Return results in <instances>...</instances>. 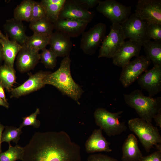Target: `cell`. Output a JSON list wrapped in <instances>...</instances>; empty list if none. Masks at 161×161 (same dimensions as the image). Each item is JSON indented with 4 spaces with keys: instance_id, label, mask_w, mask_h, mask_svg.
<instances>
[{
    "instance_id": "6da1fadb",
    "label": "cell",
    "mask_w": 161,
    "mask_h": 161,
    "mask_svg": "<svg viewBox=\"0 0 161 161\" xmlns=\"http://www.w3.org/2000/svg\"><path fill=\"white\" fill-rule=\"evenodd\" d=\"M80 146L66 132L35 133L24 147L22 161H81Z\"/></svg>"
},
{
    "instance_id": "7a4b0ae2",
    "label": "cell",
    "mask_w": 161,
    "mask_h": 161,
    "mask_svg": "<svg viewBox=\"0 0 161 161\" xmlns=\"http://www.w3.org/2000/svg\"><path fill=\"white\" fill-rule=\"evenodd\" d=\"M71 60L69 56L64 58L59 68L50 72L44 80V84L52 85L62 93L70 97L79 103L83 90L72 77L70 71Z\"/></svg>"
},
{
    "instance_id": "3957f363",
    "label": "cell",
    "mask_w": 161,
    "mask_h": 161,
    "mask_svg": "<svg viewBox=\"0 0 161 161\" xmlns=\"http://www.w3.org/2000/svg\"><path fill=\"white\" fill-rule=\"evenodd\" d=\"M124 100L134 109L140 118L151 123L152 119L161 109V97L155 98L144 95L139 89L133 91L129 94H124Z\"/></svg>"
},
{
    "instance_id": "277c9868",
    "label": "cell",
    "mask_w": 161,
    "mask_h": 161,
    "mask_svg": "<svg viewBox=\"0 0 161 161\" xmlns=\"http://www.w3.org/2000/svg\"><path fill=\"white\" fill-rule=\"evenodd\" d=\"M130 130L138 137L145 151L149 152L151 149L161 151V137L158 128L140 118L131 119L128 122Z\"/></svg>"
},
{
    "instance_id": "5b68a950",
    "label": "cell",
    "mask_w": 161,
    "mask_h": 161,
    "mask_svg": "<svg viewBox=\"0 0 161 161\" xmlns=\"http://www.w3.org/2000/svg\"><path fill=\"white\" fill-rule=\"evenodd\" d=\"M123 111L112 113L105 108H99L94 114L95 123L109 136L120 134L126 131L125 122H120L119 118Z\"/></svg>"
},
{
    "instance_id": "8992f818",
    "label": "cell",
    "mask_w": 161,
    "mask_h": 161,
    "mask_svg": "<svg viewBox=\"0 0 161 161\" xmlns=\"http://www.w3.org/2000/svg\"><path fill=\"white\" fill-rule=\"evenodd\" d=\"M131 6H126L115 0L101 1L98 4L97 11L109 19L112 24H121L129 17Z\"/></svg>"
},
{
    "instance_id": "52a82bcc",
    "label": "cell",
    "mask_w": 161,
    "mask_h": 161,
    "mask_svg": "<svg viewBox=\"0 0 161 161\" xmlns=\"http://www.w3.org/2000/svg\"><path fill=\"white\" fill-rule=\"evenodd\" d=\"M151 63L146 56L141 55L123 67L119 80L124 87H127L137 80L147 70Z\"/></svg>"
},
{
    "instance_id": "ba28073f",
    "label": "cell",
    "mask_w": 161,
    "mask_h": 161,
    "mask_svg": "<svg viewBox=\"0 0 161 161\" xmlns=\"http://www.w3.org/2000/svg\"><path fill=\"white\" fill-rule=\"evenodd\" d=\"M110 31L105 36L99 49L98 58H112L126 39L121 24H112Z\"/></svg>"
},
{
    "instance_id": "9c48e42d",
    "label": "cell",
    "mask_w": 161,
    "mask_h": 161,
    "mask_svg": "<svg viewBox=\"0 0 161 161\" xmlns=\"http://www.w3.org/2000/svg\"><path fill=\"white\" fill-rule=\"evenodd\" d=\"M106 26L102 23H98L89 30L82 34L80 48L86 54H95L105 37Z\"/></svg>"
},
{
    "instance_id": "30bf717a",
    "label": "cell",
    "mask_w": 161,
    "mask_h": 161,
    "mask_svg": "<svg viewBox=\"0 0 161 161\" xmlns=\"http://www.w3.org/2000/svg\"><path fill=\"white\" fill-rule=\"evenodd\" d=\"M149 24L134 13L130 16L121 25L126 39L129 38L143 44L150 40L147 35V29Z\"/></svg>"
},
{
    "instance_id": "8fae6325",
    "label": "cell",
    "mask_w": 161,
    "mask_h": 161,
    "mask_svg": "<svg viewBox=\"0 0 161 161\" xmlns=\"http://www.w3.org/2000/svg\"><path fill=\"white\" fill-rule=\"evenodd\" d=\"M135 13L150 23L161 24V0H139Z\"/></svg>"
},
{
    "instance_id": "7c38bea8",
    "label": "cell",
    "mask_w": 161,
    "mask_h": 161,
    "mask_svg": "<svg viewBox=\"0 0 161 161\" xmlns=\"http://www.w3.org/2000/svg\"><path fill=\"white\" fill-rule=\"evenodd\" d=\"M50 72L40 71L30 75L28 79L22 84L12 89L10 92V97L18 98L39 90L45 85L44 79Z\"/></svg>"
},
{
    "instance_id": "4fadbf2b",
    "label": "cell",
    "mask_w": 161,
    "mask_h": 161,
    "mask_svg": "<svg viewBox=\"0 0 161 161\" xmlns=\"http://www.w3.org/2000/svg\"><path fill=\"white\" fill-rule=\"evenodd\" d=\"M140 87L152 97L161 91V66H154L147 70L137 80Z\"/></svg>"
},
{
    "instance_id": "5bb4252c",
    "label": "cell",
    "mask_w": 161,
    "mask_h": 161,
    "mask_svg": "<svg viewBox=\"0 0 161 161\" xmlns=\"http://www.w3.org/2000/svg\"><path fill=\"white\" fill-rule=\"evenodd\" d=\"M142 46V43L129 40L124 41L112 57L115 65L122 67L130 61L132 57H138Z\"/></svg>"
},
{
    "instance_id": "9a60e30c",
    "label": "cell",
    "mask_w": 161,
    "mask_h": 161,
    "mask_svg": "<svg viewBox=\"0 0 161 161\" xmlns=\"http://www.w3.org/2000/svg\"><path fill=\"white\" fill-rule=\"evenodd\" d=\"M94 16L93 12L78 4L74 0H66L58 19H78L89 23L92 21Z\"/></svg>"
},
{
    "instance_id": "2e32d148",
    "label": "cell",
    "mask_w": 161,
    "mask_h": 161,
    "mask_svg": "<svg viewBox=\"0 0 161 161\" xmlns=\"http://www.w3.org/2000/svg\"><path fill=\"white\" fill-rule=\"evenodd\" d=\"M22 45L17 55L16 65L17 70L24 73L34 69L40 60V54L25 44Z\"/></svg>"
},
{
    "instance_id": "e0dca14e",
    "label": "cell",
    "mask_w": 161,
    "mask_h": 161,
    "mask_svg": "<svg viewBox=\"0 0 161 161\" xmlns=\"http://www.w3.org/2000/svg\"><path fill=\"white\" fill-rule=\"evenodd\" d=\"M88 23L75 19H58L53 23L54 29L70 38L77 37L84 31Z\"/></svg>"
},
{
    "instance_id": "ac0fdd59",
    "label": "cell",
    "mask_w": 161,
    "mask_h": 161,
    "mask_svg": "<svg viewBox=\"0 0 161 161\" xmlns=\"http://www.w3.org/2000/svg\"><path fill=\"white\" fill-rule=\"evenodd\" d=\"M49 45L57 57H64L69 56L72 46L70 37L57 31L51 35Z\"/></svg>"
},
{
    "instance_id": "d6986e66",
    "label": "cell",
    "mask_w": 161,
    "mask_h": 161,
    "mask_svg": "<svg viewBox=\"0 0 161 161\" xmlns=\"http://www.w3.org/2000/svg\"><path fill=\"white\" fill-rule=\"evenodd\" d=\"M6 35L10 40L21 45L24 44L27 38L26 29L22 21L14 18L7 20L3 25Z\"/></svg>"
},
{
    "instance_id": "ffe728a7",
    "label": "cell",
    "mask_w": 161,
    "mask_h": 161,
    "mask_svg": "<svg viewBox=\"0 0 161 161\" xmlns=\"http://www.w3.org/2000/svg\"><path fill=\"white\" fill-rule=\"evenodd\" d=\"M102 131L100 128L93 130L85 144V150L87 153L112 151L110 147V143L103 136Z\"/></svg>"
},
{
    "instance_id": "44dd1931",
    "label": "cell",
    "mask_w": 161,
    "mask_h": 161,
    "mask_svg": "<svg viewBox=\"0 0 161 161\" xmlns=\"http://www.w3.org/2000/svg\"><path fill=\"white\" fill-rule=\"evenodd\" d=\"M122 149V161H139L143 157L138 145L137 139L132 134L128 136Z\"/></svg>"
},
{
    "instance_id": "7402d4cb",
    "label": "cell",
    "mask_w": 161,
    "mask_h": 161,
    "mask_svg": "<svg viewBox=\"0 0 161 161\" xmlns=\"http://www.w3.org/2000/svg\"><path fill=\"white\" fill-rule=\"evenodd\" d=\"M0 44L2 47L4 64L14 68L15 59L22 45L16 41L10 40L7 36L4 39L0 38Z\"/></svg>"
},
{
    "instance_id": "603a6c76",
    "label": "cell",
    "mask_w": 161,
    "mask_h": 161,
    "mask_svg": "<svg viewBox=\"0 0 161 161\" xmlns=\"http://www.w3.org/2000/svg\"><path fill=\"white\" fill-rule=\"evenodd\" d=\"M146 56L154 66H161V41H146L142 44Z\"/></svg>"
},
{
    "instance_id": "cb8c5ba5",
    "label": "cell",
    "mask_w": 161,
    "mask_h": 161,
    "mask_svg": "<svg viewBox=\"0 0 161 161\" xmlns=\"http://www.w3.org/2000/svg\"><path fill=\"white\" fill-rule=\"evenodd\" d=\"M66 0H42L46 17L53 23L57 21Z\"/></svg>"
},
{
    "instance_id": "d4e9b609",
    "label": "cell",
    "mask_w": 161,
    "mask_h": 161,
    "mask_svg": "<svg viewBox=\"0 0 161 161\" xmlns=\"http://www.w3.org/2000/svg\"><path fill=\"white\" fill-rule=\"evenodd\" d=\"M35 1L24 0L15 9L14 18L20 21H30L33 4Z\"/></svg>"
},
{
    "instance_id": "484cf974",
    "label": "cell",
    "mask_w": 161,
    "mask_h": 161,
    "mask_svg": "<svg viewBox=\"0 0 161 161\" xmlns=\"http://www.w3.org/2000/svg\"><path fill=\"white\" fill-rule=\"evenodd\" d=\"M16 80V71L14 68L4 64L0 66V83L7 91L10 92L13 88Z\"/></svg>"
},
{
    "instance_id": "4316f807",
    "label": "cell",
    "mask_w": 161,
    "mask_h": 161,
    "mask_svg": "<svg viewBox=\"0 0 161 161\" xmlns=\"http://www.w3.org/2000/svg\"><path fill=\"white\" fill-rule=\"evenodd\" d=\"M29 28L34 33L51 35L54 29L53 23L45 17L30 22Z\"/></svg>"
},
{
    "instance_id": "83f0119b",
    "label": "cell",
    "mask_w": 161,
    "mask_h": 161,
    "mask_svg": "<svg viewBox=\"0 0 161 161\" xmlns=\"http://www.w3.org/2000/svg\"><path fill=\"white\" fill-rule=\"evenodd\" d=\"M51 35L35 34L28 36L24 44L28 47L39 51L49 45Z\"/></svg>"
},
{
    "instance_id": "f1b7e54d",
    "label": "cell",
    "mask_w": 161,
    "mask_h": 161,
    "mask_svg": "<svg viewBox=\"0 0 161 161\" xmlns=\"http://www.w3.org/2000/svg\"><path fill=\"white\" fill-rule=\"evenodd\" d=\"M24 147L16 145L13 146L9 145L6 151L0 153V161H16L22 160Z\"/></svg>"
},
{
    "instance_id": "f546056e",
    "label": "cell",
    "mask_w": 161,
    "mask_h": 161,
    "mask_svg": "<svg viewBox=\"0 0 161 161\" xmlns=\"http://www.w3.org/2000/svg\"><path fill=\"white\" fill-rule=\"evenodd\" d=\"M22 128L19 127L17 128L15 127L6 126L5 130L2 133L1 142H6L9 145L11 144L10 142H13L17 144L20 139V136L22 133Z\"/></svg>"
},
{
    "instance_id": "4dcf8cb0",
    "label": "cell",
    "mask_w": 161,
    "mask_h": 161,
    "mask_svg": "<svg viewBox=\"0 0 161 161\" xmlns=\"http://www.w3.org/2000/svg\"><path fill=\"white\" fill-rule=\"evenodd\" d=\"M40 54L41 62L47 69H53L57 64V57L50 49L45 48Z\"/></svg>"
},
{
    "instance_id": "1f68e13d",
    "label": "cell",
    "mask_w": 161,
    "mask_h": 161,
    "mask_svg": "<svg viewBox=\"0 0 161 161\" xmlns=\"http://www.w3.org/2000/svg\"><path fill=\"white\" fill-rule=\"evenodd\" d=\"M40 113V109L37 108L34 113L28 116L22 118L23 121L19 127L22 128L24 126H32L35 128H39L40 125V122L36 118Z\"/></svg>"
},
{
    "instance_id": "d6a6232c",
    "label": "cell",
    "mask_w": 161,
    "mask_h": 161,
    "mask_svg": "<svg viewBox=\"0 0 161 161\" xmlns=\"http://www.w3.org/2000/svg\"><path fill=\"white\" fill-rule=\"evenodd\" d=\"M147 35L150 40L155 41H161V24L150 23L147 29Z\"/></svg>"
},
{
    "instance_id": "836d02e7",
    "label": "cell",
    "mask_w": 161,
    "mask_h": 161,
    "mask_svg": "<svg viewBox=\"0 0 161 161\" xmlns=\"http://www.w3.org/2000/svg\"><path fill=\"white\" fill-rule=\"evenodd\" d=\"M46 17L44 9L40 2L35 1L33 4L30 22Z\"/></svg>"
},
{
    "instance_id": "e575fe53",
    "label": "cell",
    "mask_w": 161,
    "mask_h": 161,
    "mask_svg": "<svg viewBox=\"0 0 161 161\" xmlns=\"http://www.w3.org/2000/svg\"><path fill=\"white\" fill-rule=\"evenodd\" d=\"M87 161H119L117 159L100 153L89 155Z\"/></svg>"
},
{
    "instance_id": "d590c367",
    "label": "cell",
    "mask_w": 161,
    "mask_h": 161,
    "mask_svg": "<svg viewBox=\"0 0 161 161\" xmlns=\"http://www.w3.org/2000/svg\"><path fill=\"white\" fill-rule=\"evenodd\" d=\"M74 1L83 8L89 10V9L92 8L98 4L100 0H74Z\"/></svg>"
},
{
    "instance_id": "8d00e7d4",
    "label": "cell",
    "mask_w": 161,
    "mask_h": 161,
    "mask_svg": "<svg viewBox=\"0 0 161 161\" xmlns=\"http://www.w3.org/2000/svg\"><path fill=\"white\" fill-rule=\"evenodd\" d=\"M139 161H161V151H157L149 155L143 156Z\"/></svg>"
},
{
    "instance_id": "74e56055",
    "label": "cell",
    "mask_w": 161,
    "mask_h": 161,
    "mask_svg": "<svg viewBox=\"0 0 161 161\" xmlns=\"http://www.w3.org/2000/svg\"><path fill=\"white\" fill-rule=\"evenodd\" d=\"M157 126L161 129V109H160L154 118Z\"/></svg>"
},
{
    "instance_id": "f35d334b",
    "label": "cell",
    "mask_w": 161,
    "mask_h": 161,
    "mask_svg": "<svg viewBox=\"0 0 161 161\" xmlns=\"http://www.w3.org/2000/svg\"><path fill=\"white\" fill-rule=\"evenodd\" d=\"M0 97L7 103H8L4 91V88L0 83Z\"/></svg>"
},
{
    "instance_id": "ab89813d",
    "label": "cell",
    "mask_w": 161,
    "mask_h": 161,
    "mask_svg": "<svg viewBox=\"0 0 161 161\" xmlns=\"http://www.w3.org/2000/svg\"><path fill=\"white\" fill-rule=\"evenodd\" d=\"M4 127L2 124L0 123V153L2 152L1 150V139L2 134V132L4 129Z\"/></svg>"
},
{
    "instance_id": "60d3db41",
    "label": "cell",
    "mask_w": 161,
    "mask_h": 161,
    "mask_svg": "<svg viewBox=\"0 0 161 161\" xmlns=\"http://www.w3.org/2000/svg\"><path fill=\"white\" fill-rule=\"evenodd\" d=\"M0 106H3L6 108L9 107V103H7L4 100L0 97Z\"/></svg>"
},
{
    "instance_id": "b9f144b4",
    "label": "cell",
    "mask_w": 161,
    "mask_h": 161,
    "mask_svg": "<svg viewBox=\"0 0 161 161\" xmlns=\"http://www.w3.org/2000/svg\"><path fill=\"white\" fill-rule=\"evenodd\" d=\"M3 61L2 47L0 44V66L1 65Z\"/></svg>"
},
{
    "instance_id": "7bdbcfd3",
    "label": "cell",
    "mask_w": 161,
    "mask_h": 161,
    "mask_svg": "<svg viewBox=\"0 0 161 161\" xmlns=\"http://www.w3.org/2000/svg\"><path fill=\"white\" fill-rule=\"evenodd\" d=\"M7 36L4 35L0 30V38L4 39L7 37Z\"/></svg>"
},
{
    "instance_id": "ee69618b",
    "label": "cell",
    "mask_w": 161,
    "mask_h": 161,
    "mask_svg": "<svg viewBox=\"0 0 161 161\" xmlns=\"http://www.w3.org/2000/svg\"></svg>"
},
{
    "instance_id": "f6af8a7d",
    "label": "cell",
    "mask_w": 161,
    "mask_h": 161,
    "mask_svg": "<svg viewBox=\"0 0 161 161\" xmlns=\"http://www.w3.org/2000/svg\"></svg>"
}]
</instances>
